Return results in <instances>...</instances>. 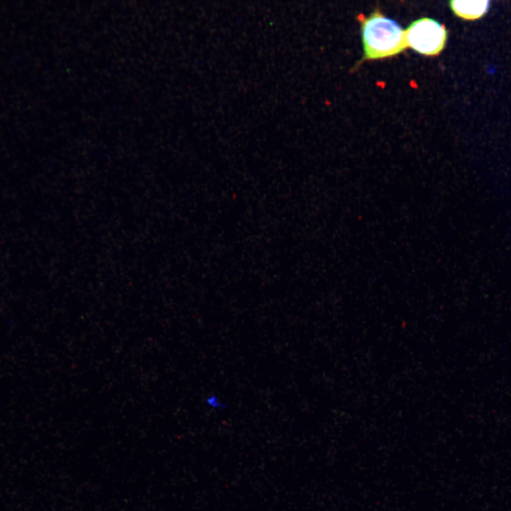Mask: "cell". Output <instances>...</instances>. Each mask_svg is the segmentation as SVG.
I'll use <instances>...</instances> for the list:
<instances>
[{
  "label": "cell",
  "mask_w": 511,
  "mask_h": 511,
  "mask_svg": "<svg viewBox=\"0 0 511 511\" xmlns=\"http://www.w3.org/2000/svg\"><path fill=\"white\" fill-rule=\"evenodd\" d=\"M361 35L364 53L363 60L392 57L407 47L405 31L380 11H374L363 18Z\"/></svg>",
  "instance_id": "1"
},
{
  "label": "cell",
  "mask_w": 511,
  "mask_h": 511,
  "mask_svg": "<svg viewBox=\"0 0 511 511\" xmlns=\"http://www.w3.org/2000/svg\"><path fill=\"white\" fill-rule=\"evenodd\" d=\"M405 33L407 47L427 56L439 54L444 48L447 39L444 26L427 17L413 21Z\"/></svg>",
  "instance_id": "2"
},
{
  "label": "cell",
  "mask_w": 511,
  "mask_h": 511,
  "mask_svg": "<svg viewBox=\"0 0 511 511\" xmlns=\"http://www.w3.org/2000/svg\"><path fill=\"white\" fill-rule=\"evenodd\" d=\"M454 13L466 20H475L484 16L490 6L489 1H451Z\"/></svg>",
  "instance_id": "3"
},
{
  "label": "cell",
  "mask_w": 511,
  "mask_h": 511,
  "mask_svg": "<svg viewBox=\"0 0 511 511\" xmlns=\"http://www.w3.org/2000/svg\"><path fill=\"white\" fill-rule=\"evenodd\" d=\"M204 402L211 410H218L224 407V402L217 395L209 394L206 397Z\"/></svg>",
  "instance_id": "4"
}]
</instances>
